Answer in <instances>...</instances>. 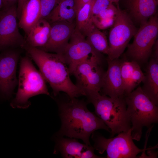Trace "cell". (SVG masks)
<instances>
[{
	"label": "cell",
	"instance_id": "cell-23",
	"mask_svg": "<svg viewBox=\"0 0 158 158\" xmlns=\"http://www.w3.org/2000/svg\"><path fill=\"white\" fill-rule=\"evenodd\" d=\"M86 37L87 40L96 50L108 54L109 47L107 37L95 25Z\"/></svg>",
	"mask_w": 158,
	"mask_h": 158
},
{
	"label": "cell",
	"instance_id": "cell-4",
	"mask_svg": "<svg viewBox=\"0 0 158 158\" xmlns=\"http://www.w3.org/2000/svg\"><path fill=\"white\" fill-rule=\"evenodd\" d=\"M18 83L16 96L10 103L13 108H27L31 97L41 94L49 95L45 80L28 56L21 59Z\"/></svg>",
	"mask_w": 158,
	"mask_h": 158
},
{
	"label": "cell",
	"instance_id": "cell-26",
	"mask_svg": "<svg viewBox=\"0 0 158 158\" xmlns=\"http://www.w3.org/2000/svg\"><path fill=\"white\" fill-rule=\"evenodd\" d=\"M116 17L102 18L95 16L93 18L92 22L95 26L99 29L104 30L112 26Z\"/></svg>",
	"mask_w": 158,
	"mask_h": 158
},
{
	"label": "cell",
	"instance_id": "cell-20",
	"mask_svg": "<svg viewBox=\"0 0 158 158\" xmlns=\"http://www.w3.org/2000/svg\"><path fill=\"white\" fill-rule=\"evenodd\" d=\"M77 13L75 0H61L45 19L50 24L60 21L73 23Z\"/></svg>",
	"mask_w": 158,
	"mask_h": 158
},
{
	"label": "cell",
	"instance_id": "cell-27",
	"mask_svg": "<svg viewBox=\"0 0 158 158\" xmlns=\"http://www.w3.org/2000/svg\"><path fill=\"white\" fill-rule=\"evenodd\" d=\"M119 7H115L113 4L107 8L101 11L97 16L102 18L115 17L118 12Z\"/></svg>",
	"mask_w": 158,
	"mask_h": 158
},
{
	"label": "cell",
	"instance_id": "cell-29",
	"mask_svg": "<svg viewBox=\"0 0 158 158\" xmlns=\"http://www.w3.org/2000/svg\"><path fill=\"white\" fill-rule=\"evenodd\" d=\"M18 0H2V7L3 10L8 8L15 4Z\"/></svg>",
	"mask_w": 158,
	"mask_h": 158
},
{
	"label": "cell",
	"instance_id": "cell-32",
	"mask_svg": "<svg viewBox=\"0 0 158 158\" xmlns=\"http://www.w3.org/2000/svg\"><path fill=\"white\" fill-rule=\"evenodd\" d=\"M112 3H117L120 0H109Z\"/></svg>",
	"mask_w": 158,
	"mask_h": 158
},
{
	"label": "cell",
	"instance_id": "cell-33",
	"mask_svg": "<svg viewBox=\"0 0 158 158\" xmlns=\"http://www.w3.org/2000/svg\"><path fill=\"white\" fill-rule=\"evenodd\" d=\"M2 7V0H0V10Z\"/></svg>",
	"mask_w": 158,
	"mask_h": 158
},
{
	"label": "cell",
	"instance_id": "cell-24",
	"mask_svg": "<svg viewBox=\"0 0 158 158\" xmlns=\"http://www.w3.org/2000/svg\"><path fill=\"white\" fill-rule=\"evenodd\" d=\"M61 0H40V19L47 18Z\"/></svg>",
	"mask_w": 158,
	"mask_h": 158
},
{
	"label": "cell",
	"instance_id": "cell-5",
	"mask_svg": "<svg viewBox=\"0 0 158 158\" xmlns=\"http://www.w3.org/2000/svg\"><path fill=\"white\" fill-rule=\"evenodd\" d=\"M125 97L113 98L100 94L90 102L95 114L110 129L111 138L131 128Z\"/></svg>",
	"mask_w": 158,
	"mask_h": 158
},
{
	"label": "cell",
	"instance_id": "cell-18",
	"mask_svg": "<svg viewBox=\"0 0 158 158\" xmlns=\"http://www.w3.org/2000/svg\"><path fill=\"white\" fill-rule=\"evenodd\" d=\"M157 2L156 0H127V4L132 16L141 25L155 14Z\"/></svg>",
	"mask_w": 158,
	"mask_h": 158
},
{
	"label": "cell",
	"instance_id": "cell-13",
	"mask_svg": "<svg viewBox=\"0 0 158 158\" xmlns=\"http://www.w3.org/2000/svg\"><path fill=\"white\" fill-rule=\"evenodd\" d=\"M51 30L48 40L43 47L38 48L47 52L61 54L68 45L75 31L74 23L66 21L50 24Z\"/></svg>",
	"mask_w": 158,
	"mask_h": 158
},
{
	"label": "cell",
	"instance_id": "cell-10",
	"mask_svg": "<svg viewBox=\"0 0 158 158\" xmlns=\"http://www.w3.org/2000/svg\"><path fill=\"white\" fill-rule=\"evenodd\" d=\"M17 7L15 5L0 11V51L8 49L23 48L25 39L18 29Z\"/></svg>",
	"mask_w": 158,
	"mask_h": 158
},
{
	"label": "cell",
	"instance_id": "cell-7",
	"mask_svg": "<svg viewBox=\"0 0 158 158\" xmlns=\"http://www.w3.org/2000/svg\"><path fill=\"white\" fill-rule=\"evenodd\" d=\"M100 55H92L80 64L73 75L76 85L90 101L100 93L105 71L101 66Z\"/></svg>",
	"mask_w": 158,
	"mask_h": 158
},
{
	"label": "cell",
	"instance_id": "cell-9",
	"mask_svg": "<svg viewBox=\"0 0 158 158\" xmlns=\"http://www.w3.org/2000/svg\"><path fill=\"white\" fill-rule=\"evenodd\" d=\"M137 30L128 14L119 8L109 32L107 60L118 58Z\"/></svg>",
	"mask_w": 158,
	"mask_h": 158
},
{
	"label": "cell",
	"instance_id": "cell-31",
	"mask_svg": "<svg viewBox=\"0 0 158 158\" xmlns=\"http://www.w3.org/2000/svg\"><path fill=\"white\" fill-rule=\"evenodd\" d=\"M154 46V58L158 59V40H156Z\"/></svg>",
	"mask_w": 158,
	"mask_h": 158
},
{
	"label": "cell",
	"instance_id": "cell-30",
	"mask_svg": "<svg viewBox=\"0 0 158 158\" xmlns=\"http://www.w3.org/2000/svg\"><path fill=\"white\" fill-rule=\"evenodd\" d=\"M91 0H75L77 12L85 4Z\"/></svg>",
	"mask_w": 158,
	"mask_h": 158
},
{
	"label": "cell",
	"instance_id": "cell-16",
	"mask_svg": "<svg viewBox=\"0 0 158 158\" xmlns=\"http://www.w3.org/2000/svg\"><path fill=\"white\" fill-rule=\"evenodd\" d=\"M121 71L125 95H126L133 91L142 82L145 74L140 66L132 61H121Z\"/></svg>",
	"mask_w": 158,
	"mask_h": 158
},
{
	"label": "cell",
	"instance_id": "cell-12",
	"mask_svg": "<svg viewBox=\"0 0 158 158\" xmlns=\"http://www.w3.org/2000/svg\"><path fill=\"white\" fill-rule=\"evenodd\" d=\"M4 50L0 54V96L8 99L18 83L16 71L20 53L14 48Z\"/></svg>",
	"mask_w": 158,
	"mask_h": 158
},
{
	"label": "cell",
	"instance_id": "cell-11",
	"mask_svg": "<svg viewBox=\"0 0 158 158\" xmlns=\"http://www.w3.org/2000/svg\"><path fill=\"white\" fill-rule=\"evenodd\" d=\"M67 63L70 74L73 75L78 65L92 55H100L85 37L75 29L69 42L61 54Z\"/></svg>",
	"mask_w": 158,
	"mask_h": 158
},
{
	"label": "cell",
	"instance_id": "cell-22",
	"mask_svg": "<svg viewBox=\"0 0 158 158\" xmlns=\"http://www.w3.org/2000/svg\"><path fill=\"white\" fill-rule=\"evenodd\" d=\"M93 0H91L84 5L77 12L75 29L85 37L94 26L91 13V8Z\"/></svg>",
	"mask_w": 158,
	"mask_h": 158
},
{
	"label": "cell",
	"instance_id": "cell-21",
	"mask_svg": "<svg viewBox=\"0 0 158 158\" xmlns=\"http://www.w3.org/2000/svg\"><path fill=\"white\" fill-rule=\"evenodd\" d=\"M40 0H29L25 5L18 24L26 35L40 19Z\"/></svg>",
	"mask_w": 158,
	"mask_h": 158
},
{
	"label": "cell",
	"instance_id": "cell-19",
	"mask_svg": "<svg viewBox=\"0 0 158 158\" xmlns=\"http://www.w3.org/2000/svg\"><path fill=\"white\" fill-rule=\"evenodd\" d=\"M51 30V24L47 20L40 19L26 35L25 44L37 48L44 46L48 40Z\"/></svg>",
	"mask_w": 158,
	"mask_h": 158
},
{
	"label": "cell",
	"instance_id": "cell-2",
	"mask_svg": "<svg viewBox=\"0 0 158 158\" xmlns=\"http://www.w3.org/2000/svg\"><path fill=\"white\" fill-rule=\"evenodd\" d=\"M22 49L37 65L46 81L51 87L55 96L61 91L71 98L84 96L71 80L68 65L62 54L49 53L26 44Z\"/></svg>",
	"mask_w": 158,
	"mask_h": 158
},
{
	"label": "cell",
	"instance_id": "cell-8",
	"mask_svg": "<svg viewBox=\"0 0 158 158\" xmlns=\"http://www.w3.org/2000/svg\"><path fill=\"white\" fill-rule=\"evenodd\" d=\"M158 34V18L157 14L151 16L140 27L134 35L133 42L128 44L126 52L131 59L140 66L147 62Z\"/></svg>",
	"mask_w": 158,
	"mask_h": 158
},
{
	"label": "cell",
	"instance_id": "cell-1",
	"mask_svg": "<svg viewBox=\"0 0 158 158\" xmlns=\"http://www.w3.org/2000/svg\"><path fill=\"white\" fill-rule=\"evenodd\" d=\"M58 102L61 125L55 136L81 140L91 145L90 138L94 132L102 129L110 132L109 128L95 113L87 109L86 103L76 98Z\"/></svg>",
	"mask_w": 158,
	"mask_h": 158
},
{
	"label": "cell",
	"instance_id": "cell-3",
	"mask_svg": "<svg viewBox=\"0 0 158 158\" xmlns=\"http://www.w3.org/2000/svg\"><path fill=\"white\" fill-rule=\"evenodd\" d=\"M127 111L131 127L133 140L139 141L143 127L148 128L158 121V108L139 86L125 95Z\"/></svg>",
	"mask_w": 158,
	"mask_h": 158
},
{
	"label": "cell",
	"instance_id": "cell-25",
	"mask_svg": "<svg viewBox=\"0 0 158 158\" xmlns=\"http://www.w3.org/2000/svg\"><path fill=\"white\" fill-rule=\"evenodd\" d=\"M113 4L109 0H93L91 6V13L92 18L97 16L102 10Z\"/></svg>",
	"mask_w": 158,
	"mask_h": 158
},
{
	"label": "cell",
	"instance_id": "cell-14",
	"mask_svg": "<svg viewBox=\"0 0 158 158\" xmlns=\"http://www.w3.org/2000/svg\"><path fill=\"white\" fill-rule=\"evenodd\" d=\"M55 145L54 153H60L65 158H99L91 145L82 143L78 139L63 136H55Z\"/></svg>",
	"mask_w": 158,
	"mask_h": 158
},
{
	"label": "cell",
	"instance_id": "cell-28",
	"mask_svg": "<svg viewBox=\"0 0 158 158\" xmlns=\"http://www.w3.org/2000/svg\"><path fill=\"white\" fill-rule=\"evenodd\" d=\"M29 0H18L17 7L18 18L19 20L21 13L23 8L25 4Z\"/></svg>",
	"mask_w": 158,
	"mask_h": 158
},
{
	"label": "cell",
	"instance_id": "cell-17",
	"mask_svg": "<svg viewBox=\"0 0 158 158\" xmlns=\"http://www.w3.org/2000/svg\"><path fill=\"white\" fill-rule=\"evenodd\" d=\"M141 89L156 105L158 104V59L153 58L147 66Z\"/></svg>",
	"mask_w": 158,
	"mask_h": 158
},
{
	"label": "cell",
	"instance_id": "cell-15",
	"mask_svg": "<svg viewBox=\"0 0 158 158\" xmlns=\"http://www.w3.org/2000/svg\"><path fill=\"white\" fill-rule=\"evenodd\" d=\"M107 62L108 68L105 72L101 89L102 95L113 98L124 97L121 71V60L118 58L107 60Z\"/></svg>",
	"mask_w": 158,
	"mask_h": 158
},
{
	"label": "cell",
	"instance_id": "cell-6",
	"mask_svg": "<svg viewBox=\"0 0 158 158\" xmlns=\"http://www.w3.org/2000/svg\"><path fill=\"white\" fill-rule=\"evenodd\" d=\"M131 128L121 132L114 137L107 138L96 131L92 134L93 147L100 154L105 151L107 158H136L142 152L140 158H145V151L148 149H140L135 144L131 136Z\"/></svg>",
	"mask_w": 158,
	"mask_h": 158
}]
</instances>
